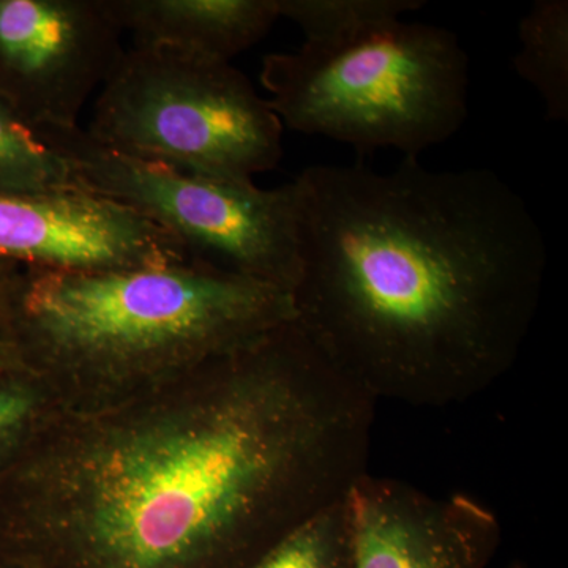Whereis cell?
Returning <instances> with one entry per match:
<instances>
[{
	"label": "cell",
	"instance_id": "cell-1",
	"mask_svg": "<svg viewBox=\"0 0 568 568\" xmlns=\"http://www.w3.org/2000/svg\"><path fill=\"white\" fill-rule=\"evenodd\" d=\"M375 409L294 320L148 394L62 414L0 470V562L250 568L368 473Z\"/></svg>",
	"mask_w": 568,
	"mask_h": 568
},
{
	"label": "cell",
	"instance_id": "cell-2",
	"mask_svg": "<svg viewBox=\"0 0 568 568\" xmlns=\"http://www.w3.org/2000/svg\"><path fill=\"white\" fill-rule=\"evenodd\" d=\"M295 323L375 402L462 405L517 362L548 246L525 197L491 170L403 156L306 168Z\"/></svg>",
	"mask_w": 568,
	"mask_h": 568
},
{
	"label": "cell",
	"instance_id": "cell-3",
	"mask_svg": "<svg viewBox=\"0 0 568 568\" xmlns=\"http://www.w3.org/2000/svg\"><path fill=\"white\" fill-rule=\"evenodd\" d=\"M295 320L274 284L174 263L58 272L26 268L17 315L20 362L67 413L119 405Z\"/></svg>",
	"mask_w": 568,
	"mask_h": 568
},
{
	"label": "cell",
	"instance_id": "cell-4",
	"mask_svg": "<svg viewBox=\"0 0 568 568\" xmlns=\"http://www.w3.org/2000/svg\"><path fill=\"white\" fill-rule=\"evenodd\" d=\"M261 82L287 129L418 159L465 125L469 58L448 29L399 20L339 47L267 55Z\"/></svg>",
	"mask_w": 568,
	"mask_h": 568
},
{
	"label": "cell",
	"instance_id": "cell-5",
	"mask_svg": "<svg viewBox=\"0 0 568 568\" xmlns=\"http://www.w3.org/2000/svg\"><path fill=\"white\" fill-rule=\"evenodd\" d=\"M283 123L231 63L133 44L100 89L92 140L133 159L233 182L278 166Z\"/></svg>",
	"mask_w": 568,
	"mask_h": 568
},
{
	"label": "cell",
	"instance_id": "cell-6",
	"mask_svg": "<svg viewBox=\"0 0 568 568\" xmlns=\"http://www.w3.org/2000/svg\"><path fill=\"white\" fill-rule=\"evenodd\" d=\"M85 189L132 209L178 239L194 260L274 284L291 294L298 274L295 183L207 178L104 148L80 125L36 132Z\"/></svg>",
	"mask_w": 568,
	"mask_h": 568
},
{
	"label": "cell",
	"instance_id": "cell-7",
	"mask_svg": "<svg viewBox=\"0 0 568 568\" xmlns=\"http://www.w3.org/2000/svg\"><path fill=\"white\" fill-rule=\"evenodd\" d=\"M122 33L106 0H0V100L33 132L78 126Z\"/></svg>",
	"mask_w": 568,
	"mask_h": 568
},
{
	"label": "cell",
	"instance_id": "cell-8",
	"mask_svg": "<svg viewBox=\"0 0 568 568\" xmlns=\"http://www.w3.org/2000/svg\"><path fill=\"white\" fill-rule=\"evenodd\" d=\"M190 257L173 235L102 194L0 192V261L93 272Z\"/></svg>",
	"mask_w": 568,
	"mask_h": 568
},
{
	"label": "cell",
	"instance_id": "cell-9",
	"mask_svg": "<svg viewBox=\"0 0 568 568\" xmlns=\"http://www.w3.org/2000/svg\"><path fill=\"white\" fill-rule=\"evenodd\" d=\"M346 503L351 568H485L499 548V519L462 493L432 496L365 473Z\"/></svg>",
	"mask_w": 568,
	"mask_h": 568
},
{
	"label": "cell",
	"instance_id": "cell-10",
	"mask_svg": "<svg viewBox=\"0 0 568 568\" xmlns=\"http://www.w3.org/2000/svg\"><path fill=\"white\" fill-rule=\"evenodd\" d=\"M134 44L231 63L280 20L276 0H106Z\"/></svg>",
	"mask_w": 568,
	"mask_h": 568
},
{
	"label": "cell",
	"instance_id": "cell-11",
	"mask_svg": "<svg viewBox=\"0 0 568 568\" xmlns=\"http://www.w3.org/2000/svg\"><path fill=\"white\" fill-rule=\"evenodd\" d=\"M518 77L541 97L548 121H568V2L537 0L519 21Z\"/></svg>",
	"mask_w": 568,
	"mask_h": 568
},
{
	"label": "cell",
	"instance_id": "cell-12",
	"mask_svg": "<svg viewBox=\"0 0 568 568\" xmlns=\"http://www.w3.org/2000/svg\"><path fill=\"white\" fill-rule=\"evenodd\" d=\"M280 18L304 32V44L334 48L351 43L424 9V0H276Z\"/></svg>",
	"mask_w": 568,
	"mask_h": 568
},
{
	"label": "cell",
	"instance_id": "cell-13",
	"mask_svg": "<svg viewBox=\"0 0 568 568\" xmlns=\"http://www.w3.org/2000/svg\"><path fill=\"white\" fill-rule=\"evenodd\" d=\"M0 192H91L70 163L0 100Z\"/></svg>",
	"mask_w": 568,
	"mask_h": 568
},
{
	"label": "cell",
	"instance_id": "cell-14",
	"mask_svg": "<svg viewBox=\"0 0 568 568\" xmlns=\"http://www.w3.org/2000/svg\"><path fill=\"white\" fill-rule=\"evenodd\" d=\"M65 413L59 395L32 369L17 366L0 373V470Z\"/></svg>",
	"mask_w": 568,
	"mask_h": 568
},
{
	"label": "cell",
	"instance_id": "cell-15",
	"mask_svg": "<svg viewBox=\"0 0 568 568\" xmlns=\"http://www.w3.org/2000/svg\"><path fill=\"white\" fill-rule=\"evenodd\" d=\"M250 568H351L346 497L305 519Z\"/></svg>",
	"mask_w": 568,
	"mask_h": 568
},
{
	"label": "cell",
	"instance_id": "cell-16",
	"mask_svg": "<svg viewBox=\"0 0 568 568\" xmlns=\"http://www.w3.org/2000/svg\"><path fill=\"white\" fill-rule=\"evenodd\" d=\"M13 263L0 261V373L20 365L17 312L22 275H10Z\"/></svg>",
	"mask_w": 568,
	"mask_h": 568
},
{
	"label": "cell",
	"instance_id": "cell-17",
	"mask_svg": "<svg viewBox=\"0 0 568 568\" xmlns=\"http://www.w3.org/2000/svg\"><path fill=\"white\" fill-rule=\"evenodd\" d=\"M508 568H528V567H526L525 564L515 562V564H511V566Z\"/></svg>",
	"mask_w": 568,
	"mask_h": 568
},
{
	"label": "cell",
	"instance_id": "cell-18",
	"mask_svg": "<svg viewBox=\"0 0 568 568\" xmlns=\"http://www.w3.org/2000/svg\"><path fill=\"white\" fill-rule=\"evenodd\" d=\"M0 568H24V567L11 566V564L0 562Z\"/></svg>",
	"mask_w": 568,
	"mask_h": 568
}]
</instances>
